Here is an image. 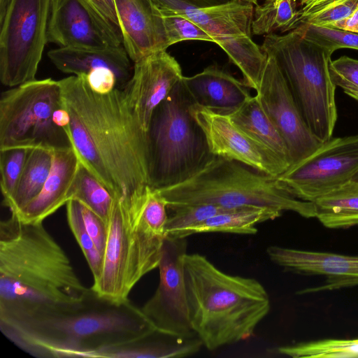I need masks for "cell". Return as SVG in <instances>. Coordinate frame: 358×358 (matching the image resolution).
Segmentation results:
<instances>
[{
	"label": "cell",
	"instance_id": "obj_38",
	"mask_svg": "<svg viewBox=\"0 0 358 358\" xmlns=\"http://www.w3.org/2000/svg\"><path fill=\"white\" fill-rule=\"evenodd\" d=\"M329 74L333 84L347 90L358 91V59L341 56L331 60Z\"/></svg>",
	"mask_w": 358,
	"mask_h": 358
},
{
	"label": "cell",
	"instance_id": "obj_27",
	"mask_svg": "<svg viewBox=\"0 0 358 358\" xmlns=\"http://www.w3.org/2000/svg\"><path fill=\"white\" fill-rule=\"evenodd\" d=\"M54 150L35 148L31 151L11 199L3 206L17 213L41 192L50 172Z\"/></svg>",
	"mask_w": 358,
	"mask_h": 358
},
{
	"label": "cell",
	"instance_id": "obj_8",
	"mask_svg": "<svg viewBox=\"0 0 358 358\" xmlns=\"http://www.w3.org/2000/svg\"><path fill=\"white\" fill-rule=\"evenodd\" d=\"M261 48L275 58L312 134L322 143L331 139L338 117L329 74L332 53L307 39L298 26L265 36Z\"/></svg>",
	"mask_w": 358,
	"mask_h": 358
},
{
	"label": "cell",
	"instance_id": "obj_11",
	"mask_svg": "<svg viewBox=\"0 0 358 358\" xmlns=\"http://www.w3.org/2000/svg\"><path fill=\"white\" fill-rule=\"evenodd\" d=\"M55 0H7L0 13V80L14 87L36 79L48 43Z\"/></svg>",
	"mask_w": 358,
	"mask_h": 358
},
{
	"label": "cell",
	"instance_id": "obj_43",
	"mask_svg": "<svg viewBox=\"0 0 358 358\" xmlns=\"http://www.w3.org/2000/svg\"><path fill=\"white\" fill-rule=\"evenodd\" d=\"M190 3L197 6H206L220 4L229 0H186Z\"/></svg>",
	"mask_w": 358,
	"mask_h": 358
},
{
	"label": "cell",
	"instance_id": "obj_20",
	"mask_svg": "<svg viewBox=\"0 0 358 358\" xmlns=\"http://www.w3.org/2000/svg\"><path fill=\"white\" fill-rule=\"evenodd\" d=\"M80 160L71 148L54 150L52 165L41 192L15 214L24 222H43L69 201L68 193Z\"/></svg>",
	"mask_w": 358,
	"mask_h": 358
},
{
	"label": "cell",
	"instance_id": "obj_12",
	"mask_svg": "<svg viewBox=\"0 0 358 358\" xmlns=\"http://www.w3.org/2000/svg\"><path fill=\"white\" fill-rule=\"evenodd\" d=\"M358 171V134L331 138L276 179L295 197L314 202L351 180Z\"/></svg>",
	"mask_w": 358,
	"mask_h": 358
},
{
	"label": "cell",
	"instance_id": "obj_14",
	"mask_svg": "<svg viewBox=\"0 0 358 358\" xmlns=\"http://www.w3.org/2000/svg\"><path fill=\"white\" fill-rule=\"evenodd\" d=\"M267 57L255 96L282 137L292 166L311 155L323 143L306 125L275 58L269 55Z\"/></svg>",
	"mask_w": 358,
	"mask_h": 358
},
{
	"label": "cell",
	"instance_id": "obj_5",
	"mask_svg": "<svg viewBox=\"0 0 358 358\" xmlns=\"http://www.w3.org/2000/svg\"><path fill=\"white\" fill-rule=\"evenodd\" d=\"M146 190L133 200L113 197L102 269L91 287L97 295L113 302L129 300L134 287L158 268L161 259L166 238L167 203L158 190Z\"/></svg>",
	"mask_w": 358,
	"mask_h": 358
},
{
	"label": "cell",
	"instance_id": "obj_23",
	"mask_svg": "<svg viewBox=\"0 0 358 358\" xmlns=\"http://www.w3.org/2000/svg\"><path fill=\"white\" fill-rule=\"evenodd\" d=\"M203 345L197 336L182 337L157 330L103 352L105 358L184 357L197 352Z\"/></svg>",
	"mask_w": 358,
	"mask_h": 358
},
{
	"label": "cell",
	"instance_id": "obj_1",
	"mask_svg": "<svg viewBox=\"0 0 358 358\" xmlns=\"http://www.w3.org/2000/svg\"><path fill=\"white\" fill-rule=\"evenodd\" d=\"M67 134L80 162L113 197L141 196L149 186L146 132L123 90L99 93L84 76L59 80Z\"/></svg>",
	"mask_w": 358,
	"mask_h": 358
},
{
	"label": "cell",
	"instance_id": "obj_9",
	"mask_svg": "<svg viewBox=\"0 0 358 358\" xmlns=\"http://www.w3.org/2000/svg\"><path fill=\"white\" fill-rule=\"evenodd\" d=\"M63 106L59 80L50 78L11 87L0 99V149L72 147L66 131L54 120Z\"/></svg>",
	"mask_w": 358,
	"mask_h": 358
},
{
	"label": "cell",
	"instance_id": "obj_3",
	"mask_svg": "<svg viewBox=\"0 0 358 358\" xmlns=\"http://www.w3.org/2000/svg\"><path fill=\"white\" fill-rule=\"evenodd\" d=\"M1 333L31 356L101 357L106 350L157 330L130 300L115 303L90 290L80 303L0 322Z\"/></svg>",
	"mask_w": 358,
	"mask_h": 358
},
{
	"label": "cell",
	"instance_id": "obj_40",
	"mask_svg": "<svg viewBox=\"0 0 358 358\" xmlns=\"http://www.w3.org/2000/svg\"><path fill=\"white\" fill-rule=\"evenodd\" d=\"M84 76L92 90L99 93H107L119 88L115 73L108 69H100Z\"/></svg>",
	"mask_w": 358,
	"mask_h": 358
},
{
	"label": "cell",
	"instance_id": "obj_28",
	"mask_svg": "<svg viewBox=\"0 0 358 358\" xmlns=\"http://www.w3.org/2000/svg\"><path fill=\"white\" fill-rule=\"evenodd\" d=\"M254 6L252 33L268 35L295 29L299 24V14L294 9L293 0H265Z\"/></svg>",
	"mask_w": 358,
	"mask_h": 358
},
{
	"label": "cell",
	"instance_id": "obj_17",
	"mask_svg": "<svg viewBox=\"0 0 358 358\" xmlns=\"http://www.w3.org/2000/svg\"><path fill=\"white\" fill-rule=\"evenodd\" d=\"M266 253L272 262L285 271L326 278L323 285L307 288L298 294L331 291L358 285V256L278 245L268 246Z\"/></svg>",
	"mask_w": 358,
	"mask_h": 358
},
{
	"label": "cell",
	"instance_id": "obj_35",
	"mask_svg": "<svg viewBox=\"0 0 358 358\" xmlns=\"http://www.w3.org/2000/svg\"><path fill=\"white\" fill-rule=\"evenodd\" d=\"M169 46L185 41L215 43L213 38L192 20L177 15H162Z\"/></svg>",
	"mask_w": 358,
	"mask_h": 358
},
{
	"label": "cell",
	"instance_id": "obj_44",
	"mask_svg": "<svg viewBox=\"0 0 358 358\" xmlns=\"http://www.w3.org/2000/svg\"><path fill=\"white\" fill-rule=\"evenodd\" d=\"M345 94L358 101V91L347 90L344 91Z\"/></svg>",
	"mask_w": 358,
	"mask_h": 358
},
{
	"label": "cell",
	"instance_id": "obj_19",
	"mask_svg": "<svg viewBox=\"0 0 358 358\" xmlns=\"http://www.w3.org/2000/svg\"><path fill=\"white\" fill-rule=\"evenodd\" d=\"M48 43L60 48H106L119 45L79 0H55Z\"/></svg>",
	"mask_w": 358,
	"mask_h": 358
},
{
	"label": "cell",
	"instance_id": "obj_46",
	"mask_svg": "<svg viewBox=\"0 0 358 358\" xmlns=\"http://www.w3.org/2000/svg\"><path fill=\"white\" fill-rule=\"evenodd\" d=\"M351 180L358 182V171L354 174Z\"/></svg>",
	"mask_w": 358,
	"mask_h": 358
},
{
	"label": "cell",
	"instance_id": "obj_30",
	"mask_svg": "<svg viewBox=\"0 0 358 358\" xmlns=\"http://www.w3.org/2000/svg\"><path fill=\"white\" fill-rule=\"evenodd\" d=\"M277 350L293 358L358 357V339H323L281 346Z\"/></svg>",
	"mask_w": 358,
	"mask_h": 358
},
{
	"label": "cell",
	"instance_id": "obj_47",
	"mask_svg": "<svg viewBox=\"0 0 358 358\" xmlns=\"http://www.w3.org/2000/svg\"><path fill=\"white\" fill-rule=\"evenodd\" d=\"M241 1H247V2L251 3L253 5H257V0H241Z\"/></svg>",
	"mask_w": 358,
	"mask_h": 358
},
{
	"label": "cell",
	"instance_id": "obj_37",
	"mask_svg": "<svg viewBox=\"0 0 358 358\" xmlns=\"http://www.w3.org/2000/svg\"><path fill=\"white\" fill-rule=\"evenodd\" d=\"M358 10V0H332L301 20L318 27H328L345 20Z\"/></svg>",
	"mask_w": 358,
	"mask_h": 358
},
{
	"label": "cell",
	"instance_id": "obj_42",
	"mask_svg": "<svg viewBox=\"0 0 358 358\" xmlns=\"http://www.w3.org/2000/svg\"><path fill=\"white\" fill-rule=\"evenodd\" d=\"M325 27L338 29L358 34V10L349 17Z\"/></svg>",
	"mask_w": 358,
	"mask_h": 358
},
{
	"label": "cell",
	"instance_id": "obj_24",
	"mask_svg": "<svg viewBox=\"0 0 358 358\" xmlns=\"http://www.w3.org/2000/svg\"><path fill=\"white\" fill-rule=\"evenodd\" d=\"M282 212L264 207L233 208L217 214L187 229L182 236L206 232H222L252 235L257 232V225L279 217Z\"/></svg>",
	"mask_w": 358,
	"mask_h": 358
},
{
	"label": "cell",
	"instance_id": "obj_6",
	"mask_svg": "<svg viewBox=\"0 0 358 358\" xmlns=\"http://www.w3.org/2000/svg\"><path fill=\"white\" fill-rule=\"evenodd\" d=\"M157 190L167 207L199 203L226 208L264 207L315 217L314 203L295 197L276 178L216 155L185 181Z\"/></svg>",
	"mask_w": 358,
	"mask_h": 358
},
{
	"label": "cell",
	"instance_id": "obj_29",
	"mask_svg": "<svg viewBox=\"0 0 358 358\" xmlns=\"http://www.w3.org/2000/svg\"><path fill=\"white\" fill-rule=\"evenodd\" d=\"M96 213L106 224L113 196L103 184L80 162L68 193Z\"/></svg>",
	"mask_w": 358,
	"mask_h": 358
},
{
	"label": "cell",
	"instance_id": "obj_36",
	"mask_svg": "<svg viewBox=\"0 0 358 358\" xmlns=\"http://www.w3.org/2000/svg\"><path fill=\"white\" fill-rule=\"evenodd\" d=\"M105 31L122 45V34L114 0H79Z\"/></svg>",
	"mask_w": 358,
	"mask_h": 358
},
{
	"label": "cell",
	"instance_id": "obj_32",
	"mask_svg": "<svg viewBox=\"0 0 358 358\" xmlns=\"http://www.w3.org/2000/svg\"><path fill=\"white\" fill-rule=\"evenodd\" d=\"M66 209L69 227L80 245L94 281L98 279L101 272L103 257L86 230L80 202L76 199H70L66 203Z\"/></svg>",
	"mask_w": 358,
	"mask_h": 358
},
{
	"label": "cell",
	"instance_id": "obj_21",
	"mask_svg": "<svg viewBox=\"0 0 358 358\" xmlns=\"http://www.w3.org/2000/svg\"><path fill=\"white\" fill-rule=\"evenodd\" d=\"M182 81L196 104L221 114L229 115L252 96L243 81L215 66L183 76Z\"/></svg>",
	"mask_w": 358,
	"mask_h": 358
},
{
	"label": "cell",
	"instance_id": "obj_16",
	"mask_svg": "<svg viewBox=\"0 0 358 358\" xmlns=\"http://www.w3.org/2000/svg\"><path fill=\"white\" fill-rule=\"evenodd\" d=\"M131 78L122 89L133 113L146 132L155 108L183 77L178 61L166 50L134 62Z\"/></svg>",
	"mask_w": 358,
	"mask_h": 358
},
{
	"label": "cell",
	"instance_id": "obj_18",
	"mask_svg": "<svg viewBox=\"0 0 358 358\" xmlns=\"http://www.w3.org/2000/svg\"><path fill=\"white\" fill-rule=\"evenodd\" d=\"M122 45L135 62L169 47L163 17L152 0H114Z\"/></svg>",
	"mask_w": 358,
	"mask_h": 358
},
{
	"label": "cell",
	"instance_id": "obj_26",
	"mask_svg": "<svg viewBox=\"0 0 358 358\" xmlns=\"http://www.w3.org/2000/svg\"><path fill=\"white\" fill-rule=\"evenodd\" d=\"M228 115L235 124L272 150L291 166L288 149L282 137L255 96H252Z\"/></svg>",
	"mask_w": 358,
	"mask_h": 358
},
{
	"label": "cell",
	"instance_id": "obj_7",
	"mask_svg": "<svg viewBox=\"0 0 358 358\" xmlns=\"http://www.w3.org/2000/svg\"><path fill=\"white\" fill-rule=\"evenodd\" d=\"M194 103L181 79L152 113L146 131L148 182L152 189L185 181L214 156L191 112Z\"/></svg>",
	"mask_w": 358,
	"mask_h": 358
},
{
	"label": "cell",
	"instance_id": "obj_31",
	"mask_svg": "<svg viewBox=\"0 0 358 358\" xmlns=\"http://www.w3.org/2000/svg\"><path fill=\"white\" fill-rule=\"evenodd\" d=\"M171 211L166 226V237L182 238L183 234L191 227L220 213L233 208H226L210 203H199L167 207Z\"/></svg>",
	"mask_w": 358,
	"mask_h": 358
},
{
	"label": "cell",
	"instance_id": "obj_2",
	"mask_svg": "<svg viewBox=\"0 0 358 358\" xmlns=\"http://www.w3.org/2000/svg\"><path fill=\"white\" fill-rule=\"evenodd\" d=\"M90 287L43 222H0V322L81 303Z\"/></svg>",
	"mask_w": 358,
	"mask_h": 358
},
{
	"label": "cell",
	"instance_id": "obj_10",
	"mask_svg": "<svg viewBox=\"0 0 358 358\" xmlns=\"http://www.w3.org/2000/svg\"><path fill=\"white\" fill-rule=\"evenodd\" d=\"M152 1L162 15H181L200 26L239 69L244 83L257 89L268 57L251 38L252 3L229 0L197 6L186 0Z\"/></svg>",
	"mask_w": 358,
	"mask_h": 358
},
{
	"label": "cell",
	"instance_id": "obj_34",
	"mask_svg": "<svg viewBox=\"0 0 358 358\" xmlns=\"http://www.w3.org/2000/svg\"><path fill=\"white\" fill-rule=\"evenodd\" d=\"M298 27L307 39L325 48L332 54L340 48L358 50L357 33L307 23H300Z\"/></svg>",
	"mask_w": 358,
	"mask_h": 358
},
{
	"label": "cell",
	"instance_id": "obj_15",
	"mask_svg": "<svg viewBox=\"0 0 358 358\" xmlns=\"http://www.w3.org/2000/svg\"><path fill=\"white\" fill-rule=\"evenodd\" d=\"M191 112L203 131L211 153L277 178L290 164L235 124L228 115L194 103Z\"/></svg>",
	"mask_w": 358,
	"mask_h": 358
},
{
	"label": "cell",
	"instance_id": "obj_33",
	"mask_svg": "<svg viewBox=\"0 0 358 358\" xmlns=\"http://www.w3.org/2000/svg\"><path fill=\"white\" fill-rule=\"evenodd\" d=\"M32 149L24 147L0 149V185L3 205L13 196Z\"/></svg>",
	"mask_w": 358,
	"mask_h": 358
},
{
	"label": "cell",
	"instance_id": "obj_25",
	"mask_svg": "<svg viewBox=\"0 0 358 358\" xmlns=\"http://www.w3.org/2000/svg\"><path fill=\"white\" fill-rule=\"evenodd\" d=\"M315 217L325 227L347 229L358 226V182L350 180L313 202Z\"/></svg>",
	"mask_w": 358,
	"mask_h": 358
},
{
	"label": "cell",
	"instance_id": "obj_4",
	"mask_svg": "<svg viewBox=\"0 0 358 358\" xmlns=\"http://www.w3.org/2000/svg\"><path fill=\"white\" fill-rule=\"evenodd\" d=\"M184 269L191 326L208 350L250 338L271 309L257 280L227 274L206 257L186 254Z\"/></svg>",
	"mask_w": 358,
	"mask_h": 358
},
{
	"label": "cell",
	"instance_id": "obj_41",
	"mask_svg": "<svg viewBox=\"0 0 358 358\" xmlns=\"http://www.w3.org/2000/svg\"><path fill=\"white\" fill-rule=\"evenodd\" d=\"M332 0H301V9L298 10L301 20Z\"/></svg>",
	"mask_w": 358,
	"mask_h": 358
},
{
	"label": "cell",
	"instance_id": "obj_22",
	"mask_svg": "<svg viewBox=\"0 0 358 358\" xmlns=\"http://www.w3.org/2000/svg\"><path fill=\"white\" fill-rule=\"evenodd\" d=\"M55 67L64 73L87 75L92 71L108 69L112 71L122 90L131 77L133 67L123 45L106 48H60L48 52Z\"/></svg>",
	"mask_w": 358,
	"mask_h": 358
},
{
	"label": "cell",
	"instance_id": "obj_39",
	"mask_svg": "<svg viewBox=\"0 0 358 358\" xmlns=\"http://www.w3.org/2000/svg\"><path fill=\"white\" fill-rule=\"evenodd\" d=\"M80 202V201H79ZM86 230L99 253L103 255L106 243V229L103 221L88 207L80 202Z\"/></svg>",
	"mask_w": 358,
	"mask_h": 358
},
{
	"label": "cell",
	"instance_id": "obj_13",
	"mask_svg": "<svg viewBox=\"0 0 358 358\" xmlns=\"http://www.w3.org/2000/svg\"><path fill=\"white\" fill-rule=\"evenodd\" d=\"M187 247L185 238H166L158 266V287L141 308L157 331L182 337L196 335L191 326L185 275Z\"/></svg>",
	"mask_w": 358,
	"mask_h": 358
},
{
	"label": "cell",
	"instance_id": "obj_48",
	"mask_svg": "<svg viewBox=\"0 0 358 358\" xmlns=\"http://www.w3.org/2000/svg\"><path fill=\"white\" fill-rule=\"evenodd\" d=\"M277 1H281V0H277Z\"/></svg>",
	"mask_w": 358,
	"mask_h": 358
},
{
	"label": "cell",
	"instance_id": "obj_45",
	"mask_svg": "<svg viewBox=\"0 0 358 358\" xmlns=\"http://www.w3.org/2000/svg\"><path fill=\"white\" fill-rule=\"evenodd\" d=\"M7 0H0V13L3 10Z\"/></svg>",
	"mask_w": 358,
	"mask_h": 358
}]
</instances>
